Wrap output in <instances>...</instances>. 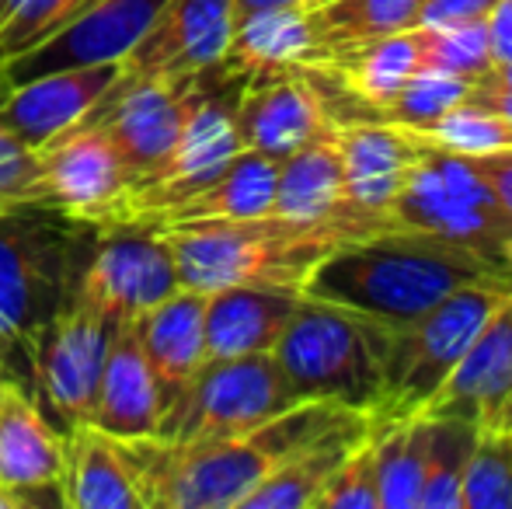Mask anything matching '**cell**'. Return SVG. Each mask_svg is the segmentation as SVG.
I'll return each mask as SVG.
<instances>
[{"instance_id": "6da1fadb", "label": "cell", "mask_w": 512, "mask_h": 509, "mask_svg": "<svg viewBox=\"0 0 512 509\" xmlns=\"http://www.w3.org/2000/svg\"><path fill=\"white\" fill-rule=\"evenodd\" d=\"M485 279H512L467 248L415 227H391L370 238L345 241L310 272L304 293L405 328L425 311Z\"/></svg>"}, {"instance_id": "7a4b0ae2", "label": "cell", "mask_w": 512, "mask_h": 509, "mask_svg": "<svg viewBox=\"0 0 512 509\" xmlns=\"http://www.w3.org/2000/svg\"><path fill=\"white\" fill-rule=\"evenodd\" d=\"M331 401H297L276 419L203 443L133 440L147 509H241L272 468L342 415Z\"/></svg>"}, {"instance_id": "3957f363", "label": "cell", "mask_w": 512, "mask_h": 509, "mask_svg": "<svg viewBox=\"0 0 512 509\" xmlns=\"http://www.w3.org/2000/svg\"><path fill=\"white\" fill-rule=\"evenodd\" d=\"M98 227L60 210H0V370L28 387L32 342L77 297Z\"/></svg>"}, {"instance_id": "277c9868", "label": "cell", "mask_w": 512, "mask_h": 509, "mask_svg": "<svg viewBox=\"0 0 512 509\" xmlns=\"http://www.w3.org/2000/svg\"><path fill=\"white\" fill-rule=\"evenodd\" d=\"M178 262V279L189 290L223 286H290L304 290L310 272L328 252L345 245L335 231L300 224L276 213L251 220H199L157 227Z\"/></svg>"}, {"instance_id": "5b68a950", "label": "cell", "mask_w": 512, "mask_h": 509, "mask_svg": "<svg viewBox=\"0 0 512 509\" xmlns=\"http://www.w3.org/2000/svg\"><path fill=\"white\" fill-rule=\"evenodd\" d=\"M394 335L398 328L387 321L304 293L272 356L300 401H331L370 415Z\"/></svg>"}, {"instance_id": "8992f818", "label": "cell", "mask_w": 512, "mask_h": 509, "mask_svg": "<svg viewBox=\"0 0 512 509\" xmlns=\"http://www.w3.org/2000/svg\"><path fill=\"white\" fill-rule=\"evenodd\" d=\"M512 279H485V283L460 286L432 311L398 328L391 353L384 363L377 405L370 422H398L411 415H425L450 374L460 367L471 342L492 318L495 307L506 300Z\"/></svg>"}, {"instance_id": "52a82bcc", "label": "cell", "mask_w": 512, "mask_h": 509, "mask_svg": "<svg viewBox=\"0 0 512 509\" xmlns=\"http://www.w3.org/2000/svg\"><path fill=\"white\" fill-rule=\"evenodd\" d=\"M391 213L398 227L453 241L512 276V217L471 157L418 147V161L411 164Z\"/></svg>"}, {"instance_id": "ba28073f", "label": "cell", "mask_w": 512, "mask_h": 509, "mask_svg": "<svg viewBox=\"0 0 512 509\" xmlns=\"http://www.w3.org/2000/svg\"><path fill=\"white\" fill-rule=\"evenodd\" d=\"M297 401L272 353L206 360L189 387L164 408L157 440L203 443L248 433Z\"/></svg>"}, {"instance_id": "9c48e42d", "label": "cell", "mask_w": 512, "mask_h": 509, "mask_svg": "<svg viewBox=\"0 0 512 509\" xmlns=\"http://www.w3.org/2000/svg\"><path fill=\"white\" fill-rule=\"evenodd\" d=\"M237 91H241V81L223 77L216 70V81L192 109L189 123L175 147L168 150V157L147 175L129 182V192L115 210L112 224L154 227L164 213L213 182L234 161V154H241L244 143L237 133Z\"/></svg>"}, {"instance_id": "30bf717a", "label": "cell", "mask_w": 512, "mask_h": 509, "mask_svg": "<svg viewBox=\"0 0 512 509\" xmlns=\"http://www.w3.org/2000/svg\"><path fill=\"white\" fill-rule=\"evenodd\" d=\"M178 286V262L164 231L147 224H105L98 227L74 300L95 307L108 321H136Z\"/></svg>"}, {"instance_id": "8fae6325", "label": "cell", "mask_w": 512, "mask_h": 509, "mask_svg": "<svg viewBox=\"0 0 512 509\" xmlns=\"http://www.w3.org/2000/svg\"><path fill=\"white\" fill-rule=\"evenodd\" d=\"M112 325L115 321L95 307L70 300L35 335L28 356V391H35V401L49 419L63 426L91 419Z\"/></svg>"}, {"instance_id": "7c38bea8", "label": "cell", "mask_w": 512, "mask_h": 509, "mask_svg": "<svg viewBox=\"0 0 512 509\" xmlns=\"http://www.w3.org/2000/svg\"><path fill=\"white\" fill-rule=\"evenodd\" d=\"M216 81V70L196 77H147V81H119L105 102L91 112V123H102L119 147L133 182L168 157L199 98Z\"/></svg>"}, {"instance_id": "4fadbf2b", "label": "cell", "mask_w": 512, "mask_h": 509, "mask_svg": "<svg viewBox=\"0 0 512 509\" xmlns=\"http://www.w3.org/2000/svg\"><path fill=\"white\" fill-rule=\"evenodd\" d=\"M39 175L49 210L95 227L112 224L133 182L108 129L91 119L63 129L39 147Z\"/></svg>"}, {"instance_id": "5bb4252c", "label": "cell", "mask_w": 512, "mask_h": 509, "mask_svg": "<svg viewBox=\"0 0 512 509\" xmlns=\"http://www.w3.org/2000/svg\"><path fill=\"white\" fill-rule=\"evenodd\" d=\"M234 25V0H164L143 39L122 60V77L147 81L209 74L220 67Z\"/></svg>"}, {"instance_id": "9a60e30c", "label": "cell", "mask_w": 512, "mask_h": 509, "mask_svg": "<svg viewBox=\"0 0 512 509\" xmlns=\"http://www.w3.org/2000/svg\"><path fill=\"white\" fill-rule=\"evenodd\" d=\"M164 0H95L81 14L56 28L46 42L28 53L14 56L0 67V84L25 81L32 74L63 67H98V63H122L129 49L143 39L150 21Z\"/></svg>"}, {"instance_id": "2e32d148", "label": "cell", "mask_w": 512, "mask_h": 509, "mask_svg": "<svg viewBox=\"0 0 512 509\" xmlns=\"http://www.w3.org/2000/svg\"><path fill=\"white\" fill-rule=\"evenodd\" d=\"M272 213L286 220H300V224L328 227V231H335L345 241H359V238H370V234L391 231L387 224L366 217V213H359L349 203L345 175H342V154H338V140H335V123L279 161Z\"/></svg>"}, {"instance_id": "e0dca14e", "label": "cell", "mask_w": 512, "mask_h": 509, "mask_svg": "<svg viewBox=\"0 0 512 509\" xmlns=\"http://www.w3.org/2000/svg\"><path fill=\"white\" fill-rule=\"evenodd\" d=\"M119 74L122 63H98V67L46 70L25 81L0 84V123L21 143L39 150L63 129L84 123L105 102Z\"/></svg>"}, {"instance_id": "ac0fdd59", "label": "cell", "mask_w": 512, "mask_h": 509, "mask_svg": "<svg viewBox=\"0 0 512 509\" xmlns=\"http://www.w3.org/2000/svg\"><path fill=\"white\" fill-rule=\"evenodd\" d=\"M331 123L335 119L310 81V70H276L241 81L237 133L248 150L283 161Z\"/></svg>"}, {"instance_id": "d6986e66", "label": "cell", "mask_w": 512, "mask_h": 509, "mask_svg": "<svg viewBox=\"0 0 512 509\" xmlns=\"http://www.w3.org/2000/svg\"><path fill=\"white\" fill-rule=\"evenodd\" d=\"M63 433L53 426L25 384L4 377L0 384V485L32 506L60 503Z\"/></svg>"}, {"instance_id": "ffe728a7", "label": "cell", "mask_w": 512, "mask_h": 509, "mask_svg": "<svg viewBox=\"0 0 512 509\" xmlns=\"http://www.w3.org/2000/svg\"><path fill=\"white\" fill-rule=\"evenodd\" d=\"M425 415H460L478 429L512 426V290L485 321Z\"/></svg>"}, {"instance_id": "44dd1931", "label": "cell", "mask_w": 512, "mask_h": 509, "mask_svg": "<svg viewBox=\"0 0 512 509\" xmlns=\"http://www.w3.org/2000/svg\"><path fill=\"white\" fill-rule=\"evenodd\" d=\"M161 387L140 346L136 321H115L108 335L102 377H98L91 426L119 436V440H154L161 433Z\"/></svg>"}, {"instance_id": "7402d4cb", "label": "cell", "mask_w": 512, "mask_h": 509, "mask_svg": "<svg viewBox=\"0 0 512 509\" xmlns=\"http://www.w3.org/2000/svg\"><path fill=\"white\" fill-rule=\"evenodd\" d=\"M331 67V46L317 28L314 7H272L237 18L220 74L248 81L276 70H324Z\"/></svg>"}, {"instance_id": "603a6c76", "label": "cell", "mask_w": 512, "mask_h": 509, "mask_svg": "<svg viewBox=\"0 0 512 509\" xmlns=\"http://www.w3.org/2000/svg\"><path fill=\"white\" fill-rule=\"evenodd\" d=\"M60 503L67 509H147L133 443L91 422L67 426Z\"/></svg>"}, {"instance_id": "cb8c5ba5", "label": "cell", "mask_w": 512, "mask_h": 509, "mask_svg": "<svg viewBox=\"0 0 512 509\" xmlns=\"http://www.w3.org/2000/svg\"><path fill=\"white\" fill-rule=\"evenodd\" d=\"M338 154H342V175L349 203L359 213L394 224V199L405 185L411 164L418 161V147L401 129L377 123V119H352L335 123Z\"/></svg>"}, {"instance_id": "d4e9b609", "label": "cell", "mask_w": 512, "mask_h": 509, "mask_svg": "<svg viewBox=\"0 0 512 509\" xmlns=\"http://www.w3.org/2000/svg\"><path fill=\"white\" fill-rule=\"evenodd\" d=\"M304 290L223 286L206 293V360L272 353Z\"/></svg>"}, {"instance_id": "484cf974", "label": "cell", "mask_w": 512, "mask_h": 509, "mask_svg": "<svg viewBox=\"0 0 512 509\" xmlns=\"http://www.w3.org/2000/svg\"><path fill=\"white\" fill-rule=\"evenodd\" d=\"M366 433H370V415L345 408L331 426L314 433L279 468H272L258 482V489L244 496L241 509H314L328 478Z\"/></svg>"}, {"instance_id": "4316f807", "label": "cell", "mask_w": 512, "mask_h": 509, "mask_svg": "<svg viewBox=\"0 0 512 509\" xmlns=\"http://www.w3.org/2000/svg\"><path fill=\"white\" fill-rule=\"evenodd\" d=\"M136 332L168 408L206 363V293L178 286L171 297L136 318Z\"/></svg>"}, {"instance_id": "83f0119b", "label": "cell", "mask_w": 512, "mask_h": 509, "mask_svg": "<svg viewBox=\"0 0 512 509\" xmlns=\"http://www.w3.org/2000/svg\"><path fill=\"white\" fill-rule=\"evenodd\" d=\"M279 161L244 147L209 185L168 210L154 227L199 224V220H251L272 213Z\"/></svg>"}, {"instance_id": "f1b7e54d", "label": "cell", "mask_w": 512, "mask_h": 509, "mask_svg": "<svg viewBox=\"0 0 512 509\" xmlns=\"http://www.w3.org/2000/svg\"><path fill=\"white\" fill-rule=\"evenodd\" d=\"M328 70H335L342 88L349 95H356L377 116L380 109H387L394 102V95L405 88L411 77L418 74L415 28L363 42V46L342 49V53H335Z\"/></svg>"}, {"instance_id": "f546056e", "label": "cell", "mask_w": 512, "mask_h": 509, "mask_svg": "<svg viewBox=\"0 0 512 509\" xmlns=\"http://www.w3.org/2000/svg\"><path fill=\"white\" fill-rule=\"evenodd\" d=\"M373 471L380 509H415L422 489L425 415L398 422H370Z\"/></svg>"}, {"instance_id": "4dcf8cb0", "label": "cell", "mask_w": 512, "mask_h": 509, "mask_svg": "<svg viewBox=\"0 0 512 509\" xmlns=\"http://www.w3.org/2000/svg\"><path fill=\"white\" fill-rule=\"evenodd\" d=\"M478 440V426L460 415H425L422 489L415 509H460V478Z\"/></svg>"}, {"instance_id": "1f68e13d", "label": "cell", "mask_w": 512, "mask_h": 509, "mask_svg": "<svg viewBox=\"0 0 512 509\" xmlns=\"http://www.w3.org/2000/svg\"><path fill=\"white\" fill-rule=\"evenodd\" d=\"M418 7L422 0H328L314 7V18L335 60V53L349 46H363V42L415 28Z\"/></svg>"}, {"instance_id": "d6a6232c", "label": "cell", "mask_w": 512, "mask_h": 509, "mask_svg": "<svg viewBox=\"0 0 512 509\" xmlns=\"http://www.w3.org/2000/svg\"><path fill=\"white\" fill-rule=\"evenodd\" d=\"M415 39H418V70L453 74L474 84L495 67L488 18L464 21V25H415Z\"/></svg>"}, {"instance_id": "836d02e7", "label": "cell", "mask_w": 512, "mask_h": 509, "mask_svg": "<svg viewBox=\"0 0 512 509\" xmlns=\"http://www.w3.org/2000/svg\"><path fill=\"white\" fill-rule=\"evenodd\" d=\"M398 129V126H394ZM411 143L429 150H446V154H495V150H512V126L499 119L495 112L481 109L474 102H460L446 116L422 129H401Z\"/></svg>"}, {"instance_id": "e575fe53", "label": "cell", "mask_w": 512, "mask_h": 509, "mask_svg": "<svg viewBox=\"0 0 512 509\" xmlns=\"http://www.w3.org/2000/svg\"><path fill=\"white\" fill-rule=\"evenodd\" d=\"M460 509H512V426L478 429L460 478Z\"/></svg>"}, {"instance_id": "d590c367", "label": "cell", "mask_w": 512, "mask_h": 509, "mask_svg": "<svg viewBox=\"0 0 512 509\" xmlns=\"http://www.w3.org/2000/svg\"><path fill=\"white\" fill-rule=\"evenodd\" d=\"M467 91H471V81H464V77L418 70L394 95V102L387 109H380L373 119L398 129H422L436 123L439 116H446L450 109H457L460 102H467Z\"/></svg>"}, {"instance_id": "8d00e7d4", "label": "cell", "mask_w": 512, "mask_h": 509, "mask_svg": "<svg viewBox=\"0 0 512 509\" xmlns=\"http://www.w3.org/2000/svg\"><path fill=\"white\" fill-rule=\"evenodd\" d=\"M95 0H0V67L46 42Z\"/></svg>"}, {"instance_id": "74e56055", "label": "cell", "mask_w": 512, "mask_h": 509, "mask_svg": "<svg viewBox=\"0 0 512 509\" xmlns=\"http://www.w3.org/2000/svg\"><path fill=\"white\" fill-rule=\"evenodd\" d=\"M46 206V189L39 175V150L21 143L0 123V210H32Z\"/></svg>"}, {"instance_id": "f35d334b", "label": "cell", "mask_w": 512, "mask_h": 509, "mask_svg": "<svg viewBox=\"0 0 512 509\" xmlns=\"http://www.w3.org/2000/svg\"><path fill=\"white\" fill-rule=\"evenodd\" d=\"M314 509H380L377 471H373V443L370 433L349 450L338 471L321 489Z\"/></svg>"}, {"instance_id": "ab89813d", "label": "cell", "mask_w": 512, "mask_h": 509, "mask_svg": "<svg viewBox=\"0 0 512 509\" xmlns=\"http://www.w3.org/2000/svg\"><path fill=\"white\" fill-rule=\"evenodd\" d=\"M499 0H422L418 25H464V21H485Z\"/></svg>"}, {"instance_id": "60d3db41", "label": "cell", "mask_w": 512, "mask_h": 509, "mask_svg": "<svg viewBox=\"0 0 512 509\" xmlns=\"http://www.w3.org/2000/svg\"><path fill=\"white\" fill-rule=\"evenodd\" d=\"M471 164L478 168V175L488 182V189L499 196V203L506 206L512 217V150H495V154H478L471 157Z\"/></svg>"}, {"instance_id": "b9f144b4", "label": "cell", "mask_w": 512, "mask_h": 509, "mask_svg": "<svg viewBox=\"0 0 512 509\" xmlns=\"http://www.w3.org/2000/svg\"><path fill=\"white\" fill-rule=\"evenodd\" d=\"M488 35H492V60H512V0H499L488 14Z\"/></svg>"}, {"instance_id": "7bdbcfd3", "label": "cell", "mask_w": 512, "mask_h": 509, "mask_svg": "<svg viewBox=\"0 0 512 509\" xmlns=\"http://www.w3.org/2000/svg\"><path fill=\"white\" fill-rule=\"evenodd\" d=\"M272 7H310V0H234L237 18H248L258 11H272Z\"/></svg>"}, {"instance_id": "ee69618b", "label": "cell", "mask_w": 512, "mask_h": 509, "mask_svg": "<svg viewBox=\"0 0 512 509\" xmlns=\"http://www.w3.org/2000/svg\"><path fill=\"white\" fill-rule=\"evenodd\" d=\"M481 81H488V84H499V88H512V60L509 63H495L492 70H488Z\"/></svg>"}, {"instance_id": "f6af8a7d", "label": "cell", "mask_w": 512, "mask_h": 509, "mask_svg": "<svg viewBox=\"0 0 512 509\" xmlns=\"http://www.w3.org/2000/svg\"><path fill=\"white\" fill-rule=\"evenodd\" d=\"M321 4H328V0H310V7H321Z\"/></svg>"}, {"instance_id": "bcb514c9", "label": "cell", "mask_w": 512, "mask_h": 509, "mask_svg": "<svg viewBox=\"0 0 512 509\" xmlns=\"http://www.w3.org/2000/svg\"><path fill=\"white\" fill-rule=\"evenodd\" d=\"M0 384H4V370H0Z\"/></svg>"}]
</instances>
